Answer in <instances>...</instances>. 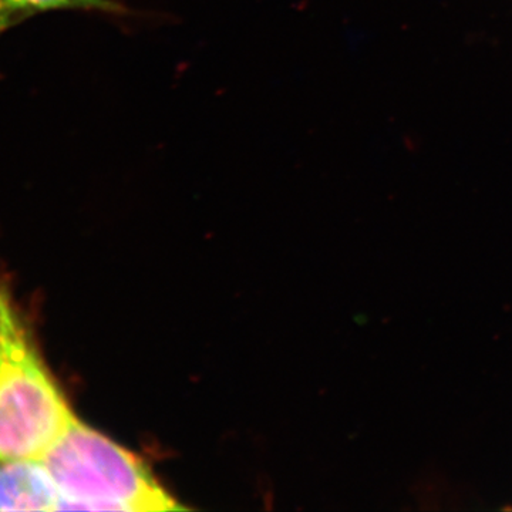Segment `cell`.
<instances>
[{"mask_svg": "<svg viewBox=\"0 0 512 512\" xmlns=\"http://www.w3.org/2000/svg\"><path fill=\"white\" fill-rule=\"evenodd\" d=\"M76 420L0 284V461L42 460Z\"/></svg>", "mask_w": 512, "mask_h": 512, "instance_id": "6da1fadb", "label": "cell"}, {"mask_svg": "<svg viewBox=\"0 0 512 512\" xmlns=\"http://www.w3.org/2000/svg\"><path fill=\"white\" fill-rule=\"evenodd\" d=\"M42 460L59 488V510H183L140 457L80 420Z\"/></svg>", "mask_w": 512, "mask_h": 512, "instance_id": "7a4b0ae2", "label": "cell"}, {"mask_svg": "<svg viewBox=\"0 0 512 512\" xmlns=\"http://www.w3.org/2000/svg\"><path fill=\"white\" fill-rule=\"evenodd\" d=\"M59 504V488L43 460L0 461V511H56Z\"/></svg>", "mask_w": 512, "mask_h": 512, "instance_id": "3957f363", "label": "cell"}, {"mask_svg": "<svg viewBox=\"0 0 512 512\" xmlns=\"http://www.w3.org/2000/svg\"><path fill=\"white\" fill-rule=\"evenodd\" d=\"M57 10H83L113 18L137 15L119 0H0V36L32 16Z\"/></svg>", "mask_w": 512, "mask_h": 512, "instance_id": "277c9868", "label": "cell"}]
</instances>
